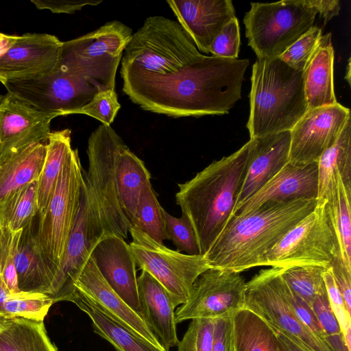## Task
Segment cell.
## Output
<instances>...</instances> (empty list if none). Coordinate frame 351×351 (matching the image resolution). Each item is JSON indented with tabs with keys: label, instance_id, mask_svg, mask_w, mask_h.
Wrapping results in <instances>:
<instances>
[{
	"label": "cell",
	"instance_id": "obj_1",
	"mask_svg": "<svg viewBox=\"0 0 351 351\" xmlns=\"http://www.w3.org/2000/svg\"><path fill=\"white\" fill-rule=\"evenodd\" d=\"M248 59L202 54L175 21L147 17L121 58L123 91L142 109L173 117L228 114L241 97Z\"/></svg>",
	"mask_w": 351,
	"mask_h": 351
},
{
	"label": "cell",
	"instance_id": "obj_2",
	"mask_svg": "<svg viewBox=\"0 0 351 351\" xmlns=\"http://www.w3.org/2000/svg\"><path fill=\"white\" fill-rule=\"evenodd\" d=\"M317 202L316 199L274 202L232 215L204 255L210 267L241 273L265 266L267 254Z\"/></svg>",
	"mask_w": 351,
	"mask_h": 351
},
{
	"label": "cell",
	"instance_id": "obj_3",
	"mask_svg": "<svg viewBox=\"0 0 351 351\" xmlns=\"http://www.w3.org/2000/svg\"><path fill=\"white\" fill-rule=\"evenodd\" d=\"M255 138L228 156L215 160L191 180L178 184L176 204L189 220L200 255L217 239L237 204Z\"/></svg>",
	"mask_w": 351,
	"mask_h": 351
},
{
	"label": "cell",
	"instance_id": "obj_4",
	"mask_svg": "<svg viewBox=\"0 0 351 351\" xmlns=\"http://www.w3.org/2000/svg\"><path fill=\"white\" fill-rule=\"evenodd\" d=\"M250 138L291 131L308 110L303 72L279 57L257 58L250 93Z\"/></svg>",
	"mask_w": 351,
	"mask_h": 351
},
{
	"label": "cell",
	"instance_id": "obj_5",
	"mask_svg": "<svg viewBox=\"0 0 351 351\" xmlns=\"http://www.w3.org/2000/svg\"><path fill=\"white\" fill-rule=\"evenodd\" d=\"M84 171L77 149L72 148L47 207L38 214L36 239L54 284L78 213Z\"/></svg>",
	"mask_w": 351,
	"mask_h": 351
},
{
	"label": "cell",
	"instance_id": "obj_6",
	"mask_svg": "<svg viewBox=\"0 0 351 351\" xmlns=\"http://www.w3.org/2000/svg\"><path fill=\"white\" fill-rule=\"evenodd\" d=\"M132 30L118 21L106 23L80 37L62 42L59 66L80 76L99 91L115 90V77Z\"/></svg>",
	"mask_w": 351,
	"mask_h": 351
},
{
	"label": "cell",
	"instance_id": "obj_7",
	"mask_svg": "<svg viewBox=\"0 0 351 351\" xmlns=\"http://www.w3.org/2000/svg\"><path fill=\"white\" fill-rule=\"evenodd\" d=\"M317 12L309 0L251 3L243 23L257 58L278 57L309 30Z\"/></svg>",
	"mask_w": 351,
	"mask_h": 351
},
{
	"label": "cell",
	"instance_id": "obj_8",
	"mask_svg": "<svg viewBox=\"0 0 351 351\" xmlns=\"http://www.w3.org/2000/svg\"><path fill=\"white\" fill-rule=\"evenodd\" d=\"M339 258L342 259L337 231L326 199L317 201L313 210L267 254L265 266L286 269L317 265L328 269Z\"/></svg>",
	"mask_w": 351,
	"mask_h": 351
},
{
	"label": "cell",
	"instance_id": "obj_9",
	"mask_svg": "<svg viewBox=\"0 0 351 351\" xmlns=\"http://www.w3.org/2000/svg\"><path fill=\"white\" fill-rule=\"evenodd\" d=\"M129 245L136 265L152 276L169 292L175 307L184 304L196 279L210 269L204 255H189L159 243L134 226Z\"/></svg>",
	"mask_w": 351,
	"mask_h": 351
},
{
	"label": "cell",
	"instance_id": "obj_10",
	"mask_svg": "<svg viewBox=\"0 0 351 351\" xmlns=\"http://www.w3.org/2000/svg\"><path fill=\"white\" fill-rule=\"evenodd\" d=\"M121 138L110 126L101 125L90 135L88 166L84 178L90 188L106 234L124 240L132 226L119 203L115 178V155Z\"/></svg>",
	"mask_w": 351,
	"mask_h": 351
},
{
	"label": "cell",
	"instance_id": "obj_11",
	"mask_svg": "<svg viewBox=\"0 0 351 351\" xmlns=\"http://www.w3.org/2000/svg\"><path fill=\"white\" fill-rule=\"evenodd\" d=\"M281 268L262 269L246 282L244 308L289 336L308 351H335L299 319L287 297Z\"/></svg>",
	"mask_w": 351,
	"mask_h": 351
},
{
	"label": "cell",
	"instance_id": "obj_12",
	"mask_svg": "<svg viewBox=\"0 0 351 351\" xmlns=\"http://www.w3.org/2000/svg\"><path fill=\"white\" fill-rule=\"evenodd\" d=\"M2 84L26 105L54 117L71 114L88 104L99 90L84 78L60 66L51 72Z\"/></svg>",
	"mask_w": 351,
	"mask_h": 351
},
{
	"label": "cell",
	"instance_id": "obj_13",
	"mask_svg": "<svg viewBox=\"0 0 351 351\" xmlns=\"http://www.w3.org/2000/svg\"><path fill=\"white\" fill-rule=\"evenodd\" d=\"M106 234L93 193L84 178L77 217L56 277L53 302L67 301L74 285L97 243Z\"/></svg>",
	"mask_w": 351,
	"mask_h": 351
},
{
	"label": "cell",
	"instance_id": "obj_14",
	"mask_svg": "<svg viewBox=\"0 0 351 351\" xmlns=\"http://www.w3.org/2000/svg\"><path fill=\"white\" fill-rule=\"evenodd\" d=\"M245 287L241 273L208 269L196 279L187 301L175 312L176 323L234 314L244 308Z\"/></svg>",
	"mask_w": 351,
	"mask_h": 351
},
{
	"label": "cell",
	"instance_id": "obj_15",
	"mask_svg": "<svg viewBox=\"0 0 351 351\" xmlns=\"http://www.w3.org/2000/svg\"><path fill=\"white\" fill-rule=\"evenodd\" d=\"M350 118L349 108L338 102L308 110L290 131L289 162L317 163L322 154L335 143Z\"/></svg>",
	"mask_w": 351,
	"mask_h": 351
},
{
	"label": "cell",
	"instance_id": "obj_16",
	"mask_svg": "<svg viewBox=\"0 0 351 351\" xmlns=\"http://www.w3.org/2000/svg\"><path fill=\"white\" fill-rule=\"evenodd\" d=\"M53 118L8 93L1 95L0 164L33 144L46 142Z\"/></svg>",
	"mask_w": 351,
	"mask_h": 351
},
{
	"label": "cell",
	"instance_id": "obj_17",
	"mask_svg": "<svg viewBox=\"0 0 351 351\" xmlns=\"http://www.w3.org/2000/svg\"><path fill=\"white\" fill-rule=\"evenodd\" d=\"M62 42L49 34L27 33L0 55V82L34 78L57 69Z\"/></svg>",
	"mask_w": 351,
	"mask_h": 351
},
{
	"label": "cell",
	"instance_id": "obj_18",
	"mask_svg": "<svg viewBox=\"0 0 351 351\" xmlns=\"http://www.w3.org/2000/svg\"><path fill=\"white\" fill-rule=\"evenodd\" d=\"M90 258L113 291L143 319L136 265L129 244L117 235H106L94 247Z\"/></svg>",
	"mask_w": 351,
	"mask_h": 351
},
{
	"label": "cell",
	"instance_id": "obj_19",
	"mask_svg": "<svg viewBox=\"0 0 351 351\" xmlns=\"http://www.w3.org/2000/svg\"><path fill=\"white\" fill-rule=\"evenodd\" d=\"M167 3L197 50L204 53H210L215 36L236 17L230 0H167Z\"/></svg>",
	"mask_w": 351,
	"mask_h": 351
},
{
	"label": "cell",
	"instance_id": "obj_20",
	"mask_svg": "<svg viewBox=\"0 0 351 351\" xmlns=\"http://www.w3.org/2000/svg\"><path fill=\"white\" fill-rule=\"evenodd\" d=\"M317 163L295 165L289 162L262 188L237 206L232 215L269 202L317 199Z\"/></svg>",
	"mask_w": 351,
	"mask_h": 351
},
{
	"label": "cell",
	"instance_id": "obj_21",
	"mask_svg": "<svg viewBox=\"0 0 351 351\" xmlns=\"http://www.w3.org/2000/svg\"><path fill=\"white\" fill-rule=\"evenodd\" d=\"M74 287L90 298L110 317L152 344L163 348L143 317L109 286L90 256Z\"/></svg>",
	"mask_w": 351,
	"mask_h": 351
},
{
	"label": "cell",
	"instance_id": "obj_22",
	"mask_svg": "<svg viewBox=\"0 0 351 351\" xmlns=\"http://www.w3.org/2000/svg\"><path fill=\"white\" fill-rule=\"evenodd\" d=\"M254 138L251 159L235 208L262 188L289 162L290 131Z\"/></svg>",
	"mask_w": 351,
	"mask_h": 351
},
{
	"label": "cell",
	"instance_id": "obj_23",
	"mask_svg": "<svg viewBox=\"0 0 351 351\" xmlns=\"http://www.w3.org/2000/svg\"><path fill=\"white\" fill-rule=\"evenodd\" d=\"M138 293L143 319L167 350L177 346L178 339L175 306L166 289L152 276L142 271L137 278Z\"/></svg>",
	"mask_w": 351,
	"mask_h": 351
},
{
	"label": "cell",
	"instance_id": "obj_24",
	"mask_svg": "<svg viewBox=\"0 0 351 351\" xmlns=\"http://www.w3.org/2000/svg\"><path fill=\"white\" fill-rule=\"evenodd\" d=\"M35 218L18 232L14 263L21 291L49 295L53 293L54 278L41 254L36 239Z\"/></svg>",
	"mask_w": 351,
	"mask_h": 351
},
{
	"label": "cell",
	"instance_id": "obj_25",
	"mask_svg": "<svg viewBox=\"0 0 351 351\" xmlns=\"http://www.w3.org/2000/svg\"><path fill=\"white\" fill-rule=\"evenodd\" d=\"M331 38V33L322 36L303 71L308 110L337 103L334 88V49Z\"/></svg>",
	"mask_w": 351,
	"mask_h": 351
},
{
	"label": "cell",
	"instance_id": "obj_26",
	"mask_svg": "<svg viewBox=\"0 0 351 351\" xmlns=\"http://www.w3.org/2000/svg\"><path fill=\"white\" fill-rule=\"evenodd\" d=\"M67 301L88 315L94 332L110 342L117 351H169L139 337L107 315L90 298L74 289Z\"/></svg>",
	"mask_w": 351,
	"mask_h": 351
},
{
	"label": "cell",
	"instance_id": "obj_27",
	"mask_svg": "<svg viewBox=\"0 0 351 351\" xmlns=\"http://www.w3.org/2000/svg\"><path fill=\"white\" fill-rule=\"evenodd\" d=\"M115 178L119 205L132 226L141 190L151 182V175L143 161L130 151L122 139L116 151Z\"/></svg>",
	"mask_w": 351,
	"mask_h": 351
},
{
	"label": "cell",
	"instance_id": "obj_28",
	"mask_svg": "<svg viewBox=\"0 0 351 351\" xmlns=\"http://www.w3.org/2000/svg\"><path fill=\"white\" fill-rule=\"evenodd\" d=\"M317 201L330 196L338 172L346 190L351 194V118L346 123L335 143L318 162Z\"/></svg>",
	"mask_w": 351,
	"mask_h": 351
},
{
	"label": "cell",
	"instance_id": "obj_29",
	"mask_svg": "<svg viewBox=\"0 0 351 351\" xmlns=\"http://www.w3.org/2000/svg\"><path fill=\"white\" fill-rule=\"evenodd\" d=\"M47 152V141L30 145L0 164V202L23 186L38 180Z\"/></svg>",
	"mask_w": 351,
	"mask_h": 351
},
{
	"label": "cell",
	"instance_id": "obj_30",
	"mask_svg": "<svg viewBox=\"0 0 351 351\" xmlns=\"http://www.w3.org/2000/svg\"><path fill=\"white\" fill-rule=\"evenodd\" d=\"M234 351H288L273 328L250 310L232 316Z\"/></svg>",
	"mask_w": 351,
	"mask_h": 351
},
{
	"label": "cell",
	"instance_id": "obj_31",
	"mask_svg": "<svg viewBox=\"0 0 351 351\" xmlns=\"http://www.w3.org/2000/svg\"><path fill=\"white\" fill-rule=\"evenodd\" d=\"M0 351H58L47 335L44 321L3 318Z\"/></svg>",
	"mask_w": 351,
	"mask_h": 351
},
{
	"label": "cell",
	"instance_id": "obj_32",
	"mask_svg": "<svg viewBox=\"0 0 351 351\" xmlns=\"http://www.w3.org/2000/svg\"><path fill=\"white\" fill-rule=\"evenodd\" d=\"M71 149L69 129L51 132L47 141L45 162L37 180L38 213L47 207L65 159Z\"/></svg>",
	"mask_w": 351,
	"mask_h": 351
},
{
	"label": "cell",
	"instance_id": "obj_33",
	"mask_svg": "<svg viewBox=\"0 0 351 351\" xmlns=\"http://www.w3.org/2000/svg\"><path fill=\"white\" fill-rule=\"evenodd\" d=\"M37 180L23 186L0 202V224L12 232L22 230L38 214Z\"/></svg>",
	"mask_w": 351,
	"mask_h": 351
},
{
	"label": "cell",
	"instance_id": "obj_34",
	"mask_svg": "<svg viewBox=\"0 0 351 351\" xmlns=\"http://www.w3.org/2000/svg\"><path fill=\"white\" fill-rule=\"evenodd\" d=\"M350 200L351 194L346 190L337 172L335 183L327 201L330 204L337 231L342 260L350 269H351Z\"/></svg>",
	"mask_w": 351,
	"mask_h": 351
},
{
	"label": "cell",
	"instance_id": "obj_35",
	"mask_svg": "<svg viewBox=\"0 0 351 351\" xmlns=\"http://www.w3.org/2000/svg\"><path fill=\"white\" fill-rule=\"evenodd\" d=\"M162 209L150 182L141 190L135 218L132 224L161 244L168 239Z\"/></svg>",
	"mask_w": 351,
	"mask_h": 351
},
{
	"label": "cell",
	"instance_id": "obj_36",
	"mask_svg": "<svg viewBox=\"0 0 351 351\" xmlns=\"http://www.w3.org/2000/svg\"><path fill=\"white\" fill-rule=\"evenodd\" d=\"M317 265H300L282 269L281 275L291 291L311 307L316 297L326 290L324 273Z\"/></svg>",
	"mask_w": 351,
	"mask_h": 351
},
{
	"label": "cell",
	"instance_id": "obj_37",
	"mask_svg": "<svg viewBox=\"0 0 351 351\" xmlns=\"http://www.w3.org/2000/svg\"><path fill=\"white\" fill-rule=\"evenodd\" d=\"M53 303L52 299L47 295L21 291L16 294H12L5 302L3 317H20L44 321Z\"/></svg>",
	"mask_w": 351,
	"mask_h": 351
},
{
	"label": "cell",
	"instance_id": "obj_38",
	"mask_svg": "<svg viewBox=\"0 0 351 351\" xmlns=\"http://www.w3.org/2000/svg\"><path fill=\"white\" fill-rule=\"evenodd\" d=\"M311 308L330 346L335 351H349L345 344L339 324L330 306L326 290L316 297Z\"/></svg>",
	"mask_w": 351,
	"mask_h": 351
},
{
	"label": "cell",
	"instance_id": "obj_39",
	"mask_svg": "<svg viewBox=\"0 0 351 351\" xmlns=\"http://www.w3.org/2000/svg\"><path fill=\"white\" fill-rule=\"evenodd\" d=\"M322 30L313 26L278 57L290 67L303 72L322 37Z\"/></svg>",
	"mask_w": 351,
	"mask_h": 351
},
{
	"label": "cell",
	"instance_id": "obj_40",
	"mask_svg": "<svg viewBox=\"0 0 351 351\" xmlns=\"http://www.w3.org/2000/svg\"><path fill=\"white\" fill-rule=\"evenodd\" d=\"M168 239L171 240L177 251L186 252L189 255H200L197 238L188 218L183 214L175 217L162 209Z\"/></svg>",
	"mask_w": 351,
	"mask_h": 351
},
{
	"label": "cell",
	"instance_id": "obj_41",
	"mask_svg": "<svg viewBox=\"0 0 351 351\" xmlns=\"http://www.w3.org/2000/svg\"><path fill=\"white\" fill-rule=\"evenodd\" d=\"M215 319H191L183 337L178 343V351H212Z\"/></svg>",
	"mask_w": 351,
	"mask_h": 351
},
{
	"label": "cell",
	"instance_id": "obj_42",
	"mask_svg": "<svg viewBox=\"0 0 351 351\" xmlns=\"http://www.w3.org/2000/svg\"><path fill=\"white\" fill-rule=\"evenodd\" d=\"M0 224V274L12 294L21 292L19 288L14 263V252L18 232Z\"/></svg>",
	"mask_w": 351,
	"mask_h": 351
},
{
	"label": "cell",
	"instance_id": "obj_43",
	"mask_svg": "<svg viewBox=\"0 0 351 351\" xmlns=\"http://www.w3.org/2000/svg\"><path fill=\"white\" fill-rule=\"evenodd\" d=\"M121 105L115 90L99 91L85 106L74 114H83L93 117L102 125L110 126L113 122Z\"/></svg>",
	"mask_w": 351,
	"mask_h": 351
},
{
	"label": "cell",
	"instance_id": "obj_44",
	"mask_svg": "<svg viewBox=\"0 0 351 351\" xmlns=\"http://www.w3.org/2000/svg\"><path fill=\"white\" fill-rule=\"evenodd\" d=\"M324 280L329 302L339 324L345 344L348 350L351 351V314L347 310L330 267L325 270Z\"/></svg>",
	"mask_w": 351,
	"mask_h": 351
},
{
	"label": "cell",
	"instance_id": "obj_45",
	"mask_svg": "<svg viewBox=\"0 0 351 351\" xmlns=\"http://www.w3.org/2000/svg\"><path fill=\"white\" fill-rule=\"evenodd\" d=\"M241 45L239 25L237 17L226 23L215 36L210 47L212 56L238 58Z\"/></svg>",
	"mask_w": 351,
	"mask_h": 351
},
{
	"label": "cell",
	"instance_id": "obj_46",
	"mask_svg": "<svg viewBox=\"0 0 351 351\" xmlns=\"http://www.w3.org/2000/svg\"><path fill=\"white\" fill-rule=\"evenodd\" d=\"M286 293L289 304H291L293 311L299 319L302 322V323L317 338L330 346L311 307L309 306L302 299L293 294L287 284Z\"/></svg>",
	"mask_w": 351,
	"mask_h": 351
},
{
	"label": "cell",
	"instance_id": "obj_47",
	"mask_svg": "<svg viewBox=\"0 0 351 351\" xmlns=\"http://www.w3.org/2000/svg\"><path fill=\"white\" fill-rule=\"evenodd\" d=\"M232 315L215 319L212 351H234Z\"/></svg>",
	"mask_w": 351,
	"mask_h": 351
},
{
	"label": "cell",
	"instance_id": "obj_48",
	"mask_svg": "<svg viewBox=\"0 0 351 351\" xmlns=\"http://www.w3.org/2000/svg\"><path fill=\"white\" fill-rule=\"evenodd\" d=\"M39 10H49L53 13L73 14L86 5H97L102 1L93 0H32Z\"/></svg>",
	"mask_w": 351,
	"mask_h": 351
},
{
	"label": "cell",
	"instance_id": "obj_49",
	"mask_svg": "<svg viewBox=\"0 0 351 351\" xmlns=\"http://www.w3.org/2000/svg\"><path fill=\"white\" fill-rule=\"evenodd\" d=\"M330 268L347 310L351 314V269L346 266L340 258H337Z\"/></svg>",
	"mask_w": 351,
	"mask_h": 351
},
{
	"label": "cell",
	"instance_id": "obj_50",
	"mask_svg": "<svg viewBox=\"0 0 351 351\" xmlns=\"http://www.w3.org/2000/svg\"><path fill=\"white\" fill-rule=\"evenodd\" d=\"M317 14L326 23L332 17L339 14L341 6L338 0H309Z\"/></svg>",
	"mask_w": 351,
	"mask_h": 351
},
{
	"label": "cell",
	"instance_id": "obj_51",
	"mask_svg": "<svg viewBox=\"0 0 351 351\" xmlns=\"http://www.w3.org/2000/svg\"><path fill=\"white\" fill-rule=\"evenodd\" d=\"M288 351H308L293 338L273 328Z\"/></svg>",
	"mask_w": 351,
	"mask_h": 351
},
{
	"label": "cell",
	"instance_id": "obj_52",
	"mask_svg": "<svg viewBox=\"0 0 351 351\" xmlns=\"http://www.w3.org/2000/svg\"><path fill=\"white\" fill-rule=\"evenodd\" d=\"M11 295V292L0 274V316L1 317L3 316L4 304Z\"/></svg>",
	"mask_w": 351,
	"mask_h": 351
},
{
	"label": "cell",
	"instance_id": "obj_53",
	"mask_svg": "<svg viewBox=\"0 0 351 351\" xmlns=\"http://www.w3.org/2000/svg\"><path fill=\"white\" fill-rule=\"evenodd\" d=\"M17 38L18 36L8 35L0 32V55L8 49Z\"/></svg>",
	"mask_w": 351,
	"mask_h": 351
},
{
	"label": "cell",
	"instance_id": "obj_54",
	"mask_svg": "<svg viewBox=\"0 0 351 351\" xmlns=\"http://www.w3.org/2000/svg\"><path fill=\"white\" fill-rule=\"evenodd\" d=\"M350 59L348 60V68H347V73H348V75H346V79L348 80V82L350 84Z\"/></svg>",
	"mask_w": 351,
	"mask_h": 351
},
{
	"label": "cell",
	"instance_id": "obj_55",
	"mask_svg": "<svg viewBox=\"0 0 351 351\" xmlns=\"http://www.w3.org/2000/svg\"><path fill=\"white\" fill-rule=\"evenodd\" d=\"M3 317L0 316V324H1V321L3 319Z\"/></svg>",
	"mask_w": 351,
	"mask_h": 351
}]
</instances>
